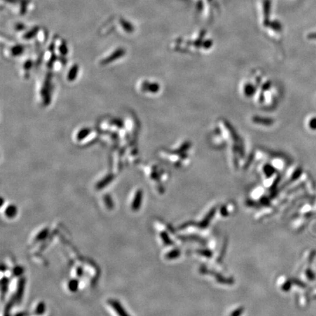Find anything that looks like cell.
Returning <instances> with one entry per match:
<instances>
[{
	"instance_id": "277c9868",
	"label": "cell",
	"mask_w": 316,
	"mask_h": 316,
	"mask_svg": "<svg viewBox=\"0 0 316 316\" xmlns=\"http://www.w3.org/2000/svg\"><path fill=\"white\" fill-rule=\"evenodd\" d=\"M78 72H79V69L78 67H73L71 68V70H70L68 75H67V79L69 81H73V80L76 79V78L77 77Z\"/></svg>"
},
{
	"instance_id": "7a4b0ae2",
	"label": "cell",
	"mask_w": 316,
	"mask_h": 316,
	"mask_svg": "<svg viewBox=\"0 0 316 316\" xmlns=\"http://www.w3.org/2000/svg\"><path fill=\"white\" fill-rule=\"evenodd\" d=\"M141 200H142V193L141 191H138L136 193L135 196L134 197L132 203V208L133 210H136L139 208L140 204L141 203Z\"/></svg>"
},
{
	"instance_id": "8992f818",
	"label": "cell",
	"mask_w": 316,
	"mask_h": 316,
	"mask_svg": "<svg viewBox=\"0 0 316 316\" xmlns=\"http://www.w3.org/2000/svg\"><path fill=\"white\" fill-rule=\"evenodd\" d=\"M45 310V305L43 303H40L36 307V312L38 314H43Z\"/></svg>"
},
{
	"instance_id": "52a82bcc",
	"label": "cell",
	"mask_w": 316,
	"mask_h": 316,
	"mask_svg": "<svg viewBox=\"0 0 316 316\" xmlns=\"http://www.w3.org/2000/svg\"><path fill=\"white\" fill-rule=\"evenodd\" d=\"M48 234V233L45 232V234H45V235H44V236H46V234ZM39 237H40V239H42V238H43V235H39Z\"/></svg>"
},
{
	"instance_id": "5b68a950",
	"label": "cell",
	"mask_w": 316,
	"mask_h": 316,
	"mask_svg": "<svg viewBox=\"0 0 316 316\" xmlns=\"http://www.w3.org/2000/svg\"><path fill=\"white\" fill-rule=\"evenodd\" d=\"M69 288L70 290H71L72 291H75L76 290H77L78 288V282L77 280H73L70 282L69 283Z\"/></svg>"
},
{
	"instance_id": "6da1fadb",
	"label": "cell",
	"mask_w": 316,
	"mask_h": 316,
	"mask_svg": "<svg viewBox=\"0 0 316 316\" xmlns=\"http://www.w3.org/2000/svg\"><path fill=\"white\" fill-rule=\"evenodd\" d=\"M111 305L113 307V309H114L115 311L119 314V316H128V314H127V312H125V310H124V308L122 307V305H121L118 302H116V301H111Z\"/></svg>"
},
{
	"instance_id": "3957f363",
	"label": "cell",
	"mask_w": 316,
	"mask_h": 316,
	"mask_svg": "<svg viewBox=\"0 0 316 316\" xmlns=\"http://www.w3.org/2000/svg\"><path fill=\"white\" fill-rule=\"evenodd\" d=\"M17 213V209L15 206H10L5 211V215L7 218H13Z\"/></svg>"
}]
</instances>
